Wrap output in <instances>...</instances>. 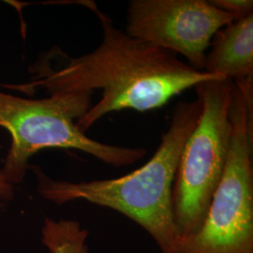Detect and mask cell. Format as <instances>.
I'll list each match as a JSON object with an SVG mask.
<instances>
[{"instance_id":"1","label":"cell","mask_w":253,"mask_h":253,"mask_svg":"<svg viewBox=\"0 0 253 253\" xmlns=\"http://www.w3.org/2000/svg\"><path fill=\"white\" fill-rule=\"evenodd\" d=\"M77 3L92 10L100 21L103 34L99 47L77 57L54 47L31 68L30 82L5 87L27 94L42 88L50 95L100 89V100L76 123L82 132L110 113L161 108L203 82L225 78L197 71L172 52L129 36L95 2Z\"/></svg>"},{"instance_id":"2","label":"cell","mask_w":253,"mask_h":253,"mask_svg":"<svg viewBox=\"0 0 253 253\" xmlns=\"http://www.w3.org/2000/svg\"><path fill=\"white\" fill-rule=\"evenodd\" d=\"M201 100L180 101L153 157L128 174L88 182L54 180L35 167L38 192L56 205L83 200L116 210L151 235L162 253L178 244L172 214V188L185 143L196 126Z\"/></svg>"},{"instance_id":"3","label":"cell","mask_w":253,"mask_h":253,"mask_svg":"<svg viewBox=\"0 0 253 253\" xmlns=\"http://www.w3.org/2000/svg\"><path fill=\"white\" fill-rule=\"evenodd\" d=\"M94 92L55 93L41 100L25 99L0 91V126L11 137L1 171L13 186L21 183L28 161L42 149H75L115 167L142 160V147L108 145L91 139L76 125L93 105Z\"/></svg>"},{"instance_id":"4","label":"cell","mask_w":253,"mask_h":253,"mask_svg":"<svg viewBox=\"0 0 253 253\" xmlns=\"http://www.w3.org/2000/svg\"><path fill=\"white\" fill-rule=\"evenodd\" d=\"M235 86V82L228 78L208 80L195 86L202 111L182 150L172 188L178 244L202 226L224 172L232 136L230 109Z\"/></svg>"},{"instance_id":"5","label":"cell","mask_w":253,"mask_h":253,"mask_svg":"<svg viewBox=\"0 0 253 253\" xmlns=\"http://www.w3.org/2000/svg\"><path fill=\"white\" fill-rule=\"evenodd\" d=\"M235 84L224 172L202 226L172 253H253V84Z\"/></svg>"},{"instance_id":"6","label":"cell","mask_w":253,"mask_h":253,"mask_svg":"<svg viewBox=\"0 0 253 253\" xmlns=\"http://www.w3.org/2000/svg\"><path fill=\"white\" fill-rule=\"evenodd\" d=\"M235 18L205 0H131L126 33L163 50L181 54L204 71L206 55L218 30Z\"/></svg>"},{"instance_id":"7","label":"cell","mask_w":253,"mask_h":253,"mask_svg":"<svg viewBox=\"0 0 253 253\" xmlns=\"http://www.w3.org/2000/svg\"><path fill=\"white\" fill-rule=\"evenodd\" d=\"M204 71L235 83H253V13L235 20L214 35Z\"/></svg>"},{"instance_id":"8","label":"cell","mask_w":253,"mask_h":253,"mask_svg":"<svg viewBox=\"0 0 253 253\" xmlns=\"http://www.w3.org/2000/svg\"><path fill=\"white\" fill-rule=\"evenodd\" d=\"M88 232L78 221L54 220L46 217L42 229V241L50 253H85Z\"/></svg>"},{"instance_id":"9","label":"cell","mask_w":253,"mask_h":253,"mask_svg":"<svg viewBox=\"0 0 253 253\" xmlns=\"http://www.w3.org/2000/svg\"><path fill=\"white\" fill-rule=\"evenodd\" d=\"M209 2L217 9L233 15L235 20L253 13V0H211Z\"/></svg>"},{"instance_id":"10","label":"cell","mask_w":253,"mask_h":253,"mask_svg":"<svg viewBox=\"0 0 253 253\" xmlns=\"http://www.w3.org/2000/svg\"><path fill=\"white\" fill-rule=\"evenodd\" d=\"M14 186L6 179L0 168V204L7 203L13 198Z\"/></svg>"},{"instance_id":"11","label":"cell","mask_w":253,"mask_h":253,"mask_svg":"<svg viewBox=\"0 0 253 253\" xmlns=\"http://www.w3.org/2000/svg\"><path fill=\"white\" fill-rule=\"evenodd\" d=\"M88 253V251H87V252H86V253Z\"/></svg>"}]
</instances>
